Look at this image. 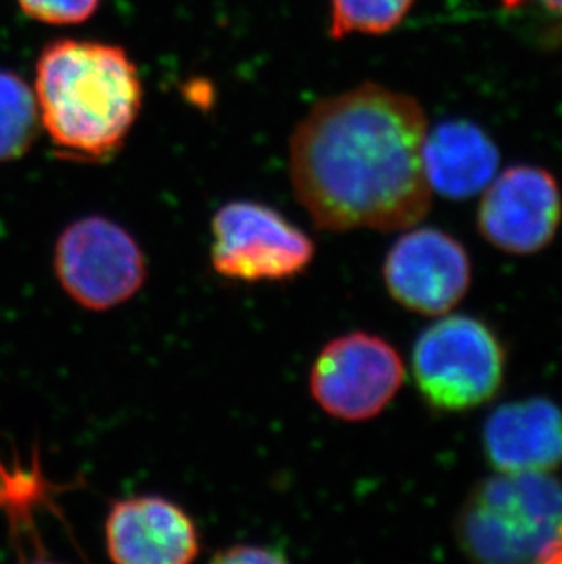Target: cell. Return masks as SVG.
<instances>
[{"label": "cell", "instance_id": "cell-1", "mask_svg": "<svg viewBox=\"0 0 562 564\" xmlns=\"http://www.w3.org/2000/svg\"><path fill=\"white\" fill-rule=\"evenodd\" d=\"M428 119L413 97L364 83L316 102L292 133V188L333 232L411 229L430 213Z\"/></svg>", "mask_w": 562, "mask_h": 564}, {"label": "cell", "instance_id": "cell-3", "mask_svg": "<svg viewBox=\"0 0 562 564\" xmlns=\"http://www.w3.org/2000/svg\"><path fill=\"white\" fill-rule=\"evenodd\" d=\"M455 539L478 563L562 561V480L552 474L480 480L456 513Z\"/></svg>", "mask_w": 562, "mask_h": 564}, {"label": "cell", "instance_id": "cell-15", "mask_svg": "<svg viewBox=\"0 0 562 564\" xmlns=\"http://www.w3.org/2000/svg\"><path fill=\"white\" fill-rule=\"evenodd\" d=\"M22 13L52 26H72L94 17L101 0H17Z\"/></svg>", "mask_w": 562, "mask_h": 564}, {"label": "cell", "instance_id": "cell-7", "mask_svg": "<svg viewBox=\"0 0 562 564\" xmlns=\"http://www.w3.org/2000/svg\"><path fill=\"white\" fill-rule=\"evenodd\" d=\"M406 380L402 358L371 333H347L331 340L314 360L309 388L333 419L366 422L380 415Z\"/></svg>", "mask_w": 562, "mask_h": 564}, {"label": "cell", "instance_id": "cell-11", "mask_svg": "<svg viewBox=\"0 0 562 564\" xmlns=\"http://www.w3.org/2000/svg\"><path fill=\"white\" fill-rule=\"evenodd\" d=\"M483 446L497 474H553L562 466V410L542 397L506 402L484 424Z\"/></svg>", "mask_w": 562, "mask_h": 564}, {"label": "cell", "instance_id": "cell-14", "mask_svg": "<svg viewBox=\"0 0 562 564\" xmlns=\"http://www.w3.org/2000/svg\"><path fill=\"white\" fill-rule=\"evenodd\" d=\"M414 0H331L329 35H382L406 19Z\"/></svg>", "mask_w": 562, "mask_h": 564}, {"label": "cell", "instance_id": "cell-4", "mask_svg": "<svg viewBox=\"0 0 562 564\" xmlns=\"http://www.w3.org/2000/svg\"><path fill=\"white\" fill-rule=\"evenodd\" d=\"M411 369L425 404L462 413L497 397L505 383L506 351L483 319L447 313L414 341Z\"/></svg>", "mask_w": 562, "mask_h": 564}, {"label": "cell", "instance_id": "cell-6", "mask_svg": "<svg viewBox=\"0 0 562 564\" xmlns=\"http://www.w3.org/2000/svg\"><path fill=\"white\" fill-rule=\"evenodd\" d=\"M214 271L234 282H287L307 271L314 241L283 214L256 202H230L213 218Z\"/></svg>", "mask_w": 562, "mask_h": 564}, {"label": "cell", "instance_id": "cell-8", "mask_svg": "<svg viewBox=\"0 0 562 564\" xmlns=\"http://www.w3.org/2000/svg\"><path fill=\"white\" fill-rule=\"evenodd\" d=\"M478 205V232L489 246L514 256L544 251L562 221L558 180L541 166L517 165L497 174Z\"/></svg>", "mask_w": 562, "mask_h": 564}, {"label": "cell", "instance_id": "cell-13", "mask_svg": "<svg viewBox=\"0 0 562 564\" xmlns=\"http://www.w3.org/2000/svg\"><path fill=\"white\" fill-rule=\"evenodd\" d=\"M37 97L21 75L0 69V163L32 149L41 130Z\"/></svg>", "mask_w": 562, "mask_h": 564}, {"label": "cell", "instance_id": "cell-16", "mask_svg": "<svg viewBox=\"0 0 562 564\" xmlns=\"http://www.w3.org/2000/svg\"><path fill=\"white\" fill-rule=\"evenodd\" d=\"M214 563L255 564V563H287L283 552L261 544H236L228 546L214 555Z\"/></svg>", "mask_w": 562, "mask_h": 564}, {"label": "cell", "instance_id": "cell-17", "mask_svg": "<svg viewBox=\"0 0 562 564\" xmlns=\"http://www.w3.org/2000/svg\"><path fill=\"white\" fill-rule=\"evenodd\" d=\"M509 4H519L520 0H508ZM548 11H552L555 15L562 17V0H539Z\"/></svg>", "mask_w": 562, "mask_h": 564}, {"label": "cell", "instance_id": "cell-5", "mask_svg": "<svg viewBox=\"0 0 562 564\" xmlns=\"http://www.w3.org/2000/svg\"><path fill=\"white\" fill-rule=\"evenodd\" d=\"M54 269L69 299L97 313L133 299L147 280V260L138 240L102 216H86L63 230Z\"/></svg>", "mask_w": 562, "mask_h": 564}, {"label": "cell", "instance_id": "cell-2", "mask_svg": "<svg viewBox=\"0 0 562 564\" xmlns=\"http://www.w3.org/2000/svg\"><path fill=\"white\" fill-rule=\"evenodd\" d=\"M33 91L58 154L85 163L112 160L143 107V83L127 50L97 41L48 44Z\"/></svg>", "mask_w": 562, "mask_h": 564}, {"label": "cell", "instance_id": "cell-10", "mask_svg": "<svg viewBox=\"0 0 562 564\" xmlns=\"http://www.w3.org/2000/svg\"><path fill=\"white\" fill-rule=\"evenodd\" d=\"M108 557L119 564H186L202 552L196 522L160 496L116 501L105 522Z\"/></svg>", "mask_w": 562, "mask_h": 564}, {"label": "cell", "instance_id": "cell-12", "mask_svg": "<svg viewBox=\"0 0 562 564\" xmlns=\"http://www.w3.org/2000/svg\"><path fill=\"white\" fill-rule=\"evenodd\" d=\"M422 161L431 192L461 202L494 182L500 154L483 128L447 121L425 133Z\"/></svg>", "mask_w": 562, "mask_h": 564}, {"label": "cell", "instance_id": "cell-9", "mask_svg": "<svg viewBox=\"0 0 562 564\" xmlns=\"http://www.w3.org/2000/svg\"><path fill=\"white\" fill-rule=\"evenodd\" d=\"M383 283L403 310L444 316L472 285V260L444 230L420 227L400 236L383 261Z\"/></svg>", "mask_w": 562, "mask_h": 564}]
</instances>
